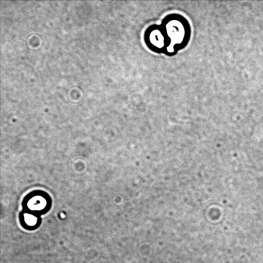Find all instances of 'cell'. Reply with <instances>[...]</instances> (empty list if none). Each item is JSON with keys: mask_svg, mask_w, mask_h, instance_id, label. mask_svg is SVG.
Wrapping results in <instances>:
<instances>
[{"mask_svg": "<svg viewBox=\"0 0 263 263\" xmlns=\"http://www.w3.org/2000/svg\"><path fill=\"white\" fill-rule=\"evenodd\" d=\"M24 221L28 226H34L37 222V218L30 214H25L24 216Z\"/></svg>", "mask_w": 263, "mask_h": 263, "instance_id": "obj_1", "label": "cell"}]
</instances>
